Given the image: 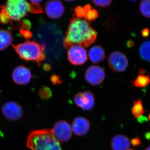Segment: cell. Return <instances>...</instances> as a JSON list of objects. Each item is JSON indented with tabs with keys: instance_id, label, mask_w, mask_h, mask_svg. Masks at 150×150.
Segmentation results:
<instances>
[{
	"instance_id": "f1b7e54d",
	"label": "cell",
	"mask_w": 150,
	"mask_h": 150,
	"mask_svg": "<svg viewBox=\"0 0 150 150\" xmlns=\"http://www.w3.org/2000/svg\"><path fill=\"white\" fill-rule=\"evenodd\" d=\"M50 80L54 85H59L62 83V82L61 77L58 75L56 74H53L51 76V78H50Z\"/></svg>"
},
{
	"instance_id": "ba28073f",
	"label": "cell",
	"mask_w": 150,
	"mask_h": 150,
	"mask_svg": "<svg viewBox=\"0 0 150 150\" xmlns=\"http://www.w3.org/2000/svg\"><path fill=\"white\" fill-rule=\"evenodd\" d=\"M53 134L59 142H68L72 135V128L69 123L65 121H60L54 125Z\"/></svg>"
},
{
	"instance_id": "ac0fdd59",
	"label": "cell",
	"mask_w": 150,
	"mask_h": 150,
	"mask_svg": "<svg viewBox=\"0 0 150 150\" xmlns=\"http://www.w3.org/2000/svg\"><path fill=\"white\" fill-rule=\"evenodd\" d=\"M83 8L84 10V17L86 19L89 21H93L98 17V12L95 9L92 8L90 5H86L83 7Z\"/></svg>"
},
{
	"instance_id": "8fae6325",
	"label": "cell",
	"mask_w": 150,
	"mask_h": 150,
	"mask_svg": "<svg viewBox=\"0 0 150 150\" xmlns=\"http://www.w3.org/2000/svg\"><path fill=\"white\" fill-rule=\"evenodd\" d=\"M74 100L78 106L85 110H91L94 106V97L93 93L89 91L78 93L75 95Z\"/></svg>"
},
{
	"instance_id": "e0dca14e",
	"label": "cell",
	"mask_w": 150,
	"mask_h": 150,
	"mask_svg": "<svg viewBox=\"0 0 150 150\" xmlns=\"http://www.w3.org/2000/svg\"><path fill=\"white\" fill-rule=\"evenodd\" d=\"M140 56L145 61L150 62V41H145L141 44L139 48Z\"/></svg>"
},
{
	"instance_id": "83f0119b",
	"label": "cell",
	"mask_w": 150,
	"mask_h": 150,
	"mask_svg": "<svg viewBox=\"0 0 150 150\" xmlns=\"http://www.w3.org/2000/svg\"><path fill=\"white\" fill-rule=\"evenodd\" d=\"M19 31L21 35L25 39H29L33 37V33L30 30L23 29L19 28Z\"/></svg>"
},
{
	"instance_id": "7402d4cb",
	"label": "cell",
	"mask_w": 150,
	"mask_h": 150,
	"mask_svg": "<svg viewBox=\"0 0 150 150\" xmlns=\"http://www.w3.org/2000/svg\"><path fill=\"white\" fill-rule=\"evenodd\" d=\"M0 23L3 24H8L11 18L6 11L5 6H0Z\"/></svg>"
},
{
	"instance_id": "2e32d148",
	"label": "cell",
	"mask_w": 150,
	"mask_h": 150,
	"mask_svg": "<svg viewBox=\"0 0 150 150\" xmlns=\"http://www.w3.org/2000/svg\"><path fill=\"white\" fill-rule=\"evenodd\" d=\"M13 41L12 33L9 30L0 28V51L5 50Z\"/></svg>"
},
{
	"instance_id": "4316f807",
	"label": "cell",
	"mask_w": 150,
	"mask_h": 150,
	"mask_svg": "<svg viewBox=\"0 0 150 150\" xmlns=\"http://www.w3.org/2000/svg\"><path fill=\"white\" fill-rule=\"evenodd\" d=\"M93 2L96 5L100 7H107L110 5L112 2L111 0L108 1H93Z\"/></svg>"
},
{
	"instance_id": "e575fe53",
	"label": "cell",
	"mask_w": 150,
	"mask_h": 150,
	"mask_svg": "<svg viewBox=\"0 0 150 150\" xmlns=\"http://www.w3.org/2000/svg\"><path fill=\"white\" fill-rule=\"evenodd\" d=\"M145 150H150V146L146 148Z\"/></svg>"
},
{
	"instance_id": "4fadbf2b",
	"label": "cell",
	"mask_w": 150,
	"mask_h": 150,
	"mask_svg": "<svg viewBox=\"0 0 150 150\" xmlns=\"http://www.w3.org/2000/svg\"><path fill=\"white\" fill-rule=\"evenodd\" d=\"M89 121L85 118L78 117L75 118L72 123V130L78 136H84L89 130Z\"/></svg>"
},
{
	"instance_id": "ffe728a7",
	"label": "cell",
	"mask_w": 150,
	"mask_h": 150,
	"mask_svg": "<svg viewBox=\"0 0 150 150\" xmlns=\"http://www.w3.org/2000/svg\"><path fill=\"white\" fill-rule=\"evenodd\" d=\"M150 83V76L149 75L139 74L134 82V85L137 87L144 88Z\"/></svg>"
},
{
	"instance_id": "44dd1931",
	"label": "cell",
	"mask_w": 150,
	"mask_h": 150,
	"mask_svg": "<svg viewBox=\"0 0 150 150\" xmlns=\"http://www.w3.org/2000/svg\"><path fill=\"white\" fill-rule=\"evenodd\" d=\"M141 13L146 17L150 18V1H143L140 5Z\"/></svg>"
},
{
	"instance_id": "6da1fadb",
	"label": "cell",
	"mask_w": 150,
	"mask_h": 150,
	"mask_svg": "<svg viewBox=\"0 0 150 150\" xmlns=\"http://www.w3.org/2000/svg\"><path fill=\"white\" fill-rule=\"evenodd\" d=\"M97 36L96 31L87 21L74 15L66 32L64 46L66 49L74 45L87 48L95 42Z\"/></svg>"
},
{
	"instance_id": "52a82bcc",
	"label": "cell",
	"mask_w": 150,
	"mask_h": 150,
	"mask_svg": "<svg viewBox=\"0 0 150 150\" xmlns=\"http://www.w3.org/2000/svg\"><path fill=\"white\" fill-rule=\"evenodd\" d=\"M67 56L70 63L74 65L83 64L88 60L86 49L79 45H74L69 48Z\"/></svg>"
},
{
	"instance_id": "603a6c76",
	"label": "cell",
	"mask_w": 150,
	"mask_h": 150,
	"mask_svg": "<svg viewBox=\"0 0 150 150\" xmlns=\"http://www.w3.org/2000/svg\"><path fill=\"white\" fill-rule=\"evenodd\" d=\"M39 95L42 99L47 100L52 97V93L51 90L48 87L43 86L40 89Z\"/></svg>"
},
{
	"instance_id": "7a4b0ae2",
	"label": "cell",
	"mask_w": 150,
	"mask_h": 150,
	"mask_svg": "<svg viewBox=\"0 0 150 150\" xmlns=\"http://www.w3.org/2000/svg\"><path fill=\"white\" fill-rule=\"evenodd\" d=\"M26 145L31 150H62L60 142L50 129L31 131L28 137Z\"/></svg>"
},
{
	"instance_id": "d6986e66",
	"label": "cell",
	"mask_w": 150,
	"mask_h": 150,
	"mask_svg": "<svg viewBox=\"0 0 150 150\" xmlns=\"http://www.w3.org/2000/svg\"><path fill=\"white\" fill-rule=\"evenodd\" d=\"M145 111L142 100L139 99L137 101H134V105L131 109V112L135 118L138 119L141 118Z\"/></svg>"
},
{
	"instance_id": "d590c367",
	"label": "cell",
	"mask_w": 150,
	"mask_h": 150,
	"mask_svg": "<svg viewBox=\"0 0 150 150\" xmlns=\"http://www.w3.org/2000/svg\"><path fill=\"white\" fill-rule=\"evenodd\" d=\"M149 120L150 121V113L149 114Z\"/></svg>"
},
{
	"instance_id": "4dcf8cb0",
	"label": "cell",
	"mask_w": 150,
	"mask_h": 150,
	"mask_svg": "<svg viewBox=\"0 0 150 150\" xmlns=\"http://www.w3.org/2000/svg\"><path fill=\"white\" fill-rule=\"evenodd\" d=\"M142 34L143 37H147L149 35V30L148 28H145L142 30Z\"/></svg>"
},
{
	"instance_id": "7c38bea8",
	"label": "cell",
	"mask_w": 150,
	"mask_h": 150,
	"mask_svg": "<svg viewBox=\"0 0 150 150\" xmlns=\"http://www.w3.org/2000/svg\"><path fill=\"white\" fill-rule=\"evenodd\" d=\"M45 11L47 16L50 18L58 19L64 14V8L60 1L53 0L46 2Z\"/></svg>"
},
{
	"instance_id": "30bf717a",
	"label": "cell",
	"mask_w": 150,
	"mask_h": 150,
	"mask_svg": "<svg viewBox=\"0 0 150 150\" xmlns=\"http://www.w3.org/2000/svg\"><path fill=\"white\" fill-rule=\"evenodd\" d=\"M32 77L30 70L24 66L16 67L12 74L15 83L20 85H25L29 83Z\"/></svg>"
},
{
	"instance_id": "9a60e30c",
	"label": "cell",
	"mask_w": 150,
	"mask_h": 150,
	"mask_svg": "<svg viewBox=\"0 0 150 150\" xmlns=\"http://www.w3.org/2000/svg\"><path fill=\"white\" fill-rule=\"evenodd\" d=\"M88 56L91 61L94 64L102 62L105 58V54L103 48L100 46H94L90 49Z\"/></svg>"
},
{
	"instance_id": "d6a6232c",
	"label": "cell",
	"mask_w": 150,
	"mask_h": 150,
	"mask_svg": "<svg viewBox=\"0 0 150 150\" xmlns=\"http://www.w3.org/2000/svg\"><path fill=\"white\" fill-rule=\"evenodd\" d=\"M43 69L44 71H51V65L48 64H45L43 65Z\"/></svg>"
},
{
	"instance_id": "484cf974",
	"label": "cell",
	"mask_w": 150,
	"mask_h": 150,
	"mask_svg": "<svg viewBox=\"0 0 150 150\" xmlns=\"http://www.w3.org/2000/svg\"><path fill=\"white\" fill-rule=\"evenodd\" d=\"M74 12L76 16L79 18H82L84 15V10L83 7L81 6H78L74 9Z\"/></svg>"
},
{
	"instance_id": "836d02e7",
	"label": "cell",
	"mask_w": 150,
	"mask_h": 150,
	"mask_svg": "<svg viewBox=\"0 0 150 150\" xmlns=\"http://www.w3.org/2000/svg\"><path fill=\"white\" fill-rule=\"evenodd\" d=\"M42 1H41V0H40V1H39V0H37V1H35V0L32 1L31 0V1H30L31 3H35V4H39V3L42 2Z\"/></svg>"
},
{
	"instance_id": "8992f818",
	"label": "cell",
	"mask_w": 150,
	"mask_h": 150,
	"mask_svg": "<svg viewBox=\"0 0 150 150\" xmlns=\"http://www.w3.org/2000/svg\"><path fill=\"white\" fill-rule=\"evenodd\" d=\"M1 109L3 114L9 121H18L23 115V109L21 105L15 101L6 103L3 105Z\"/></svg>"
},
{
	"instance_id": "d4e9b609",
	"label": "cell",
	"mask_w": 150,
	"mask_h": 150,
	"mask_svg": "<svg viewBox=\"0 0 150 150\" xmlns=\"http://www.w3.org/2000/svg\"><path fill=\"white\" fill-rule=\"evenodd\" d=\"M20 28L26 30H29L32 27V23L30 21L27 19H23L20 21L19 27Z\"/></svg>"
},
{
	"instance_id": "9c48e42d",
	"label": "cell",
	"mask_w": 150,
	"mask_h": 150,
	"mask_svg": "<svg viewBox=\"0 0 150 150\" xmlns=\"http://www.w3.org/2000/svg\"><path fill=\"white\" fill-rule=\"evenodd\" d=\"M85 76L89 83L93 86H98L104 80L105 72L103 69L99 66H91L86 71Z\"/></svg>"
},
{
	"instance_id": "3957f363",
	"label": "cell",
	"mask_w": 150,
	"mask_h": 150,
	"mask_svg": "<svg viewBox=\"0 0 150 150\" xmlns=\"http://www.w3.org/2000/svg\"><path fill=\"white\" fill-rule=\"evenodd\" d=\"M17 54L22 60L26 62L34 61L40 67L46 59L45 44H40L34 41L26 40L23 43L12 45Z\"/></svg>"
},
{
	"instance_id": "cb8c5ba5",
	"label": "cell",
	"mask_w": 150,
	"mask_h": 150,
	"mask_svg": "<svg viewBox=\"0 0 150 150\" xmlns=\"http://www.w3.org/2000/svg\"><path fill=\"white\" fill-rule=\"evenodd\" d=\"M29 11L31 13H43V10L39 4L31 3L29 4Z\"/></svg>"
},
{
	"instance_id": "f546056e",
	"label": "cell",
	"mask_w": 150,
	"mask_h": 150,
	"mask_svg": "<svg viewBox=\"0 0 150 150\" xmlns=\"http://www.w3.org/2000/svg\"><path fill=\"white\" fill-rule=\"evenodd\" d=\"M130 143L134 146L136 147L139 146L142 144L141 140L138 137L134 138L130 141Z\"/></svg>"
},
{
	"instance_id": "277c9868",
	"label": "cell",
	"mask_w": 150,
	"mask_h": 150,
	"mask_svg": "<svg viewBox=\"0 0 150 150\" xmlns=\"http://www.w3.org/2000/svg\"><path fill=\"white\" fill-rule=\"evenodd\" d=\"M7 12L13 21L21 20L29 11V4L25 0H9L5 6Z\"/></svg>"
},
{
	"instance_id": "8d00e7d4",
	"label": "cell",
	"mask_w": 150,
	"mask_h": 150,
	"mask_svg": "<svg viewBox=\"0 0 150 150\" xmlns=\"http://www.w3.org/2000/svg\"><path fill=\"white\" fill-rule=\"evenodd\" d=\"M134 150L130 149V150Z\"/></svg>"
},
{
	"instance_id": "5bb4252c",
	"label": "cell",
	"mask_w": 150,
	"mask_h": 150,
	"mask_svg": "<svg viewBox=\"0 0 150 150\" xmlns=\"http://www.w3.org/2000/svg\"><path fill=\"white\" fill-rule=\"evenodd\" d=\"M130 142L129 138L123 135H117L112 138L111 142L112 150H129Z\"/></svg>"
},
{
	"instance_id": "5b68a950",
	"label": "cell",
	"mask_w": 150,
	"mask_h": 150,
	"mask_svg": "<svg viewBox=\"0 0 150 150\" xmlns=\"http://www.w3.org/2000/svg\"><path fill=\"white\" fill-rule=\"evenodd\" d=\"M108 62L112 71L118 73L124 71L129 65V62L126 55L119 51H114L111 53Z\"/></svg>"
},
{
	"instance_id": "1f68e13d",
	"label": "cell",
	"mask_w": 150,
	"mask_h": 150,
	"mask_svg": "<svg viewBox=\"0 0 150 150\" xmlns=\"http://www.w3.org/2000/svg\"><path fill=\"white\" fill-rule=\"evenodd\" d=\"M135 42H134V40H129L127 41L126 45H127V46L128 48H133L134 46H135Z\"/></svg>"
}]
</instances>
